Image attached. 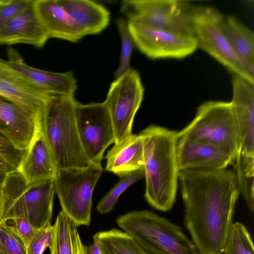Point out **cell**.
Here are the masks:
<instances>
[{"label": "cell", "instance_id": "1", "mask_svg": "<svg viewBox=\"0 0 254 254\" xmlns=\"http://www.w3.org/2000/svg\"><path fill=\"white\" fill-rule=\"evenodd\" d=\"M184 224L200 254H222L240 192L236 174L180 171Z\"/></svg>", "mask_w": 254, "mask_h": 254}, {"label": "cell", "instance_id": "2", "mask_svg": "<svg viewBox=\"0 0 254 254\" xmlns=\"http://www.w3.org/2000/svg\"><path fill=\"white\" fill-rule=\"evenodd\" d=\"M176 133L155 125L139 133L143 145L144 196L152 207L161 211L172 209L176 200L180 173Z\"/></svg>", "mask_w": 254, "mask_h": 254}, {"label": "cell", "instance_id": "3", "mask_svg": "<svg viewBox=\"0 0 254 254\" xmlns=\"http://www.w3.org/2000/svg\"><path fill=\"white\" fill-rule=\"evenodd\" d=\"M74 95H55L43 113L42 125L58 170L84 169L93 164L82 148L75 119Z\"/></svg>", "mask_w": 254, "mask_h": 254}, {"label": "cell", "instance_id": "4", "mask_svg": "<svg viewBox=\"0 0 254 254\" xmlns=\"http://www.w3.org/2000/svg\"><path fill=\"white\" fill-rule=\"evenodd\" d=\"M116 223L147 254H200L179 226L153 211H130Z\"/></svg>", "mask_w": 254, "mask_h": 254}, {"label": "cell", "instance_id": "5", "mask_svg": "<svg viewBox=\"0 0 254 254\" xmlns=\"http://www.w3.org/2000/svg\"><path fill=\"white\" fill-rule=\"evenodd\" d=\"M1 192L4 206L2 220L22 218L36 229L51 223L55 192L53 179L28 185L15 170L7 176Z\"/></svg>", "mask_w": 254, "mask_h": 254}, {"label": "cell", "instance_id": "6", "mask_svg": "<svg viewBox=\"0 0 254 254\" xmlns=\"http://www.w3.org/2000/svg\"><path fill=\"white\" fill-rule=\"evenodd\" d=\"M176 138H190L211 144L229 155L233 164L238 151L239 135L231 102H204L192 121L177 132Z\"/></svg>", "mask_w": 254, "mask_h": 254}, {"label": "cell", "instance_id": "7", "mask_svg": "<svg viewBox=\"0 0 254 254\" xmlns=\"http://www.w3.org/2000/svg\"><path fill=\"white\" fill-rule=\"evenodd\" d=\"M194 7L187 0H124L120 11L128 23L193 36Z\"/></svg>", "mask_w": 254, "mask_h": 254}, {"label": "cell", "instance_id": "8", "mask_svg": "<svg viewBox=\"0 0 254 254\" xmlns=\"http://www.w3.org/2000/svg\"><path fill=\"white\" fill-rule=\"evenodd\" d=\"M102 171V166L95 165L57 171L54 183L62 211L77 226L90 224L92 194Z\"/></svg>", "mask_w": 254, "mask_h": 254}, {"label": "cell", "instance_id": "9", "mask_svg": "<svg viewBox=\"0 0 254 254\" xmlns=\"http://www.w3.org/2000/svg\"><path fill=\"white\" fill-rule=\"evenodd\" d=\"M223 16L213 7H194L192 28L197 48L207 52L233 74L254 84V76L237 56L223 32L221 26Z\"/></svg>", "mask_w": 254, "mask_h": 254}, {"label": "cell", "instance_id": "10", "mask_svg": "<svg viewBox=\"0 0 254 254\" xmlns=\"http://www.w3.org/2000/svg\"><path fill=\"white\" fill-rule=\"evenodd\" d=\"M144 87L139 72L131 69L111 84L104 103L113 125L114 144L130 135L134 117L143 100Z\"/></svg>", "mask_w": 254, "mask_h": 254}, {"label": "cell", "instance_id": "11", "mask_svg": "<svg viewBox=\"0 0 254 254\" xmlns=\"http://www.w3.org/2000/svg\"><path fill=\"white\" fill-rule=\"evenodd\" d=\"M74 114L84 152L93 164L102 166L106 149L115 141L114 128L107 107L104 102L83 104L77 101Z\"/></svg>", "mask_w": 254, "mask_h": 254}, {"label": "cell", "instance_id": "12", "mask_svg": "<svg viewBox=\"0 0 254 254\" xmlns=\"http://www.w3.org/2000/svg\"><path fill=\"white\" fill-rule=\"evenodd\" d=\"M128 26L135 46L152 59H182L197 48L192 36L128 23Z\"/></svg>", "mask_w": 254, "mask_h": 254}, {"label": "cell", "instance_id": "13", "mask_svg": "<svg viewBox=\"0 0 254 254\" xmlns=\"http://www.w3.org/2000/svg\"><path fill=\"white\" fill-rule=\"evenodd\" d=\"M55 95L29 82L0 58V97L37 117H42Z\"/></svg>", "mask_w": 254, "mask_h": 254}, {"label": "cell", "instance_id": "14", "mask_svg": "<svg viewBox=\"0 0 254 254\" xmlns=\"http://www.w3.org/2000/svg\"><path fill=\"white\" fill-rule=\"evenodd\" d=\"M176 155L180 171H213L233 164L229 155L208 143L188 138H176Z\"/></svg>", "mask_w": 254, "mask_h": 254}, {"label": "cell", "instance_id": "15", "mask_svg": "<svg viewBox=\"0 0 254 254\" xmlns=\"http://www.w3.org/2000/svg\"><path fill=\"white\" fill-rule=\"evenodd\" d=\"M42 117L36 116L14 104L0 98V132L17 150H27Z\"/></svg>", "mask_w": 254, "mask_h": 254}, {"label": "cell", "instance_id": "16", "mask_svg": "<svg viewBox=\"0 0 254 254\" xmlns=\"http://www.w3.org/2000/svg\"><path fill=\"white\" fill-rule=\"evenodd\" d=\"M8 66L26 80L48 92L55 95H74L77 80L71 71L63 73L36 68L26 64L14 50L8 51Z\"/></svg>", "mask_w": 254, "mask_h": 254}, {"label": "cell", "instance_id": "17", "mask_svg": "<svg viewBox=\"0 0 254 254\" xmlns=\"http://www.w3.org/2000/svg\"><path fill=\"white\" fill-rule=\"evenodd\" d=\"M17 170L28 185L55 178L58 169L44 133L42 120Z\"/></svg>", "mask_w": 254, "mask_h": 254}, {"label": "cell", "instance_id": "18", "mask_svg": "<svg viewBox=\"0 0 254 254\" xmlns=\"http://www.w3.org/2000/svg\"><path fill=\"white\" fill-rule=\"evenodd\" d=\"M34 3L0 30V44H26L37 48L45 45L49 37Z\"/></svg>", "mask_w": 254, "mask_h": 254}, {"label": "cell", "instance_id": "19", "mask_svg": "<svg viewBox=\"0 0 254 254\" xmlns=\"http://www.w3.org/2000/svg\"><path fill=\"white\" fill-rule=\"evenodd\" d=\"M34 5L49 38L75 43L85 36L58 0H35Z\"/></svg>", "mask_w": 254, "mask_h": 254}, {"label": "cell", "instance_id": "20", "mask_svg": "<svg viewBox=\"0 0 254 254\" xmlns=\"http://www.w3.org/2000/svg\"><path fill=\"white\" fill-rule=\"evenodd\" d=\"M85 36L95 35L109 25L110 12L102 4L89 0H58Z\"/></svg>", "mask_w": 254, "mask_h": 254}, {"label": "cell", "instance_id": "21", "mask_svg": "<svg viewBox=\"0 0 254 254\" xmlns=\"http://www.w3.org/2000/svg\"><path fill=\"white\" fill-rule=\"evenodd\" d=\"M106 170L118 176L143 170V145L141 136L130 135L114 144L106 156Z\"/></svg>", "mask_w": 254, "mask_h": 254}, {"label": "cell", "instance_id": "22", "mask_svg": "<svg viewBox=\"0 0 254 254\" xmlns=\"http://www.w3.org/2000/svg\"><path fill=\"white\" fill-rule=\"evenodd\" d=\"M223 32L235 53L254 76V34L252 30L233 16H223Z\"/></svg>", "mask_w": 254, "mask_h": 254}, {"label": "cell", "instance_id": "23", "mask_svg": "<svg viewBox=\"0 0 254 254\" xmlns=\"http://www.w3.org/2000/svg\"><path fill=\"white\" fill-rule=\"evenodd\" d=\"M53 226V238L49 248L50 254H79L82 241L75 223L61 211Z\"/></svg>", "mask_w": 254, "mask_h": 254}, {"label": "cell", "instance_id": "24", "mask_svg": "<svg viewBox=\"0 0 254 254\" xmlns=\"http://www.w3.org/2000/svg\"><path fill=\"white\" fill-rule=\"evenodd\" d=\"M102 251L106 254H147L125 232L112 229L96 233Z\"/></svg>", "mask_w": 254, "mask_h": 254}, {"label": "cell", "instance_id": "25", "mask_svg": "<svg viewBox=\"0 0 254 254\" xmlns=\"http://www.w3.org/2000/svg\"><path fill=\"white\" fill-rule=\"evenodd\" d=\"M222 254H254L251 235L243 223L232 224Z\"/></svg>", "mask_w": 254, "mask_h": 254}, {"label": "cell", "instance_id": "26", "mask_svg": "<svg viewBox=\"0 0 254 254\" xmlns=\"http://www.w3.org/2000/svg\"><path fill=\"white\" fill-rule=\"evenodd\" d=\"M119 182L100 200L96 206L101 214H106L114 208L120 196L130 186L144 177L143 170H138L123 174Z\"/></svg>", "mask_w": 254, "mask_h": 254}, {"label": "cell", "instance_id": "27", "mask_svg": "<svg viewBox=\"0 0 254 254\" xmlns=\"http://www.w3.org/2000/svg\"><path fill=\"white\" fill-rule=\"evenodd\" d=\"M116 23L121 39L120 62L114 73L116 78L131 69L130 65V59L135 44L127 20L123 18H118L116 20Z\"/></svg>", "mask_w": 254, "mask_h": 254}, {"label": "cell", "instance_id": "28", "mask_svg": "<svg viewBox=\"0 0 254 254\" xmlns=\"http://www.w3.org/2000/svg\"><path fill=\"white\" fill-rule=\"evenodd\" d=\"M0 254H27L22 241L4 220L0 221Z\"/></svg>", "mask_w": 254, "mask_h": 254}, {"label": "cell", "instance_id": "29", "mask_svg": "<svg viewBox=\"0 0 254 254\" xmlns=\"http://www.w3.org/2000/svg\"><path fill=\"white\" fill-rule=\"evenodd\" d=\"M53 226L51 223L36 229L26 249L27 254H43L51 244Z\"/></svg>", "mask_w": 254, "mask_h": 254}, {"label": "cell", "instance_id": "30", "mask_svg": "<svg viewBox=\"0 0 254 254\" xmlns=\"http://www.w3.org/2000/svg\"><path fill=\"white\" fill-rule=\"evenodd\" d=\"M34 2L33 0H6L0 8V30Z\"/></svg>", "mask_w": 254, "mask_h": 254}, {"label": "cell", "instance_id": "31", "mask_svg": "<svg viewBox=\"0 0 254 254\" xmlns=\"http://www.w3.org/2000/svg\"><path fill=\"white\" fill-rule=\"evenodd\" d=\"M10 230L22 241L26 248L36 229L27 221L12 218L6 221Z\"/></svg>", "mask_w": 254, "mask_h": 254}, {"label": "cell", "instance_id": "32", "mask_svg": "<svg viewBox=\"0 0 254 254\" xmlns=\"http://www.w3.org/2000/svg\"><path fill=\"white\" fill-rule=\"evenodd\" d=\"M0 148L20 161L22 159L23 156L27 151H22L15 149L0 132Z\"/></svg>", "mask_w": 254, "mask_h": 254}, {"label": "cell", "instance_id": "33", "mask_svg": "<svg viewBox=\"0 0 254 254\" xmlns=\"http://www.w3.org/2000/svg\"><path fill=\"white\" fill-rule=\"evenodd\" d=\"M15 169L8 163L0 160V190H1L8 175Z\"/></svg>", "mask_w": 254, "mask_h": 254}, {"label": "cell", "instance_id": "34", "mask_svg": "<svg viewBox=\"0 0 254 254\" xmlns=\"http://www.w3.org/2000/svg\"><path fill=\"white\" fill-rule=\"evenodd\" d=\"M0 160L8 163L15 169H17L21 162L20 160L10 155L0 148Z\"/></svg>", "mask_w": 254, "mask_h": 254}, {"label": "cell", "instance_id": "35", "mask_svg": "<svg viewBox=\"0 0 254 254\" xmlns=\"http://www.w3.org/2000/svg\"><path fill=\"white\" fill-rule=\"evenodd\" d=\"M93 238V242L88 247L86 246V254H103L100 241L96 234Z\"/></svg>", "mask_w": 254, "mask_h": 254}, {"label": "cell", "instance_id": "36", "mask_svg": "<svg viewBox=\"0 0 254 254\" xmlns=\"http://www.w3.org/2000/svg\"><path fill=\"white\" fill-rule=\"evenodd\" d=\"M4 216V206L2 196L1 190H0V221H1Z\"/></svg>", "mask_w": 254, "mask_h": 254}, {"label": "cell", "instance_id": "37", "mask_svg": "<svg viewBox=\"0 0 254 254\" xmlns=\"http://www.w3.org/2000/svg\"><path fill=\"white\" fill-rule=\"evenodd\" d=\"M6 0H0V8L6 2Z\"/></svg>", "mask_w": 254, "mask_h": 254}, {"label": "cell", "instance_id": "38", "mask_svg": "<svg viewBox=\"0 0 254 254\" xmlns=\"http://www.w3.org/2000/svg\"><path fill=\"white\" fill-rule=\"evenodd\" d=\"M102 253H103V252H102ZM103 254H104V253H103Z\"/></svg>", "mask_w": 254, "mask_h": 254}]
</instances>
